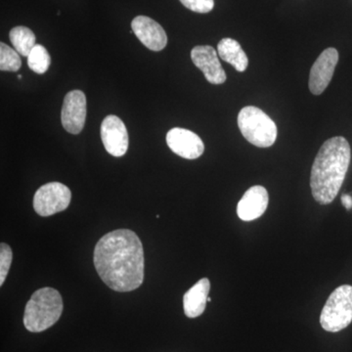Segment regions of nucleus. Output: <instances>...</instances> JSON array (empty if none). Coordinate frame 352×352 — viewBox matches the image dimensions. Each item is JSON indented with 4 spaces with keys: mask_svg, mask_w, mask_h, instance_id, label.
I'll return each mask as SVG.
<instances>
[{
    "mask_svg": "<svg viewBox=\"0 0 352 352\" xmlns=\"http://www.w3.org/2000/svg\"><path fill=\"white\" fill-rule=\"evenodd\" d=\"M94 261L99 277L109 288L120 293L138 289L144 280V249L129 229L104 235L95 245Z\"/></svg>",
    "mask_w": 352,
    "mask_h": 352,
    "instance_id": "nucleus-1",
    "label": "nucleus"
},
{
    "mask_svg": "<svg viewBox=\"0 0 352 352\" xmlns=\"http://www.w3.org/2000/svg\"><path fill=\"white\" fill-rule=\"evenodd\" d=\"M351 146L342 136L328 139L312 166L310 187L317 203L329 205L339 194L351 164Z\"/></svg>",
    "mask_w": 352,
    "mask_h": 352,
    "instance_id": "nucleus-2",
    "label": "nucleus"
},
{
    "mask_svg": "<svg viewBox=\"0 0 352 352\" xmlns=\"http://www.w3.org/2000/svg\"><path fill=\"white\" fill-rule=\"evenodd\" d=\"M63 309V300L57 289H39L25 305V327L32 333L43 332L59 320Z\"/></svg>",
    "mask_w": 352,
    "mask_h": 352,
    "instance_id": "nucleus-3",
    "label": "nucleus"
},
{
    "mask_svg": "<svg viewBox=\"0 0 352 352\" xmlns=\"http://www.w3.org/2000/svg\"><path fill=\"white\" fill-rule=\"evenodd\" d=\"M238 126L245 140L259 148H268L277 138V126L261 109L248 106L240 111Z\"/></svg>",
    "mask_w": 352,
    "mask_h": 352,
    "instance_id": "nucleus-4",
    "label": "nucleus"
},
{
    "mask_svg": "<svg viewBox=\"0 0 352 352\" xmlns=\"http://www.w3.org/2000/svg\"><path fill=\"white\" fill-rule=\"evenodd\" d=\"M352 322V286L342 285L331 294L322 309L320 324L327 332L344 330Z\"/></svg>",
    "mask_w": 352,
    "mask_h": 352,
    "instance_id": "nucleus-5",
    "label": "nucleus"
},
{
    "mask_svg": "<svg viewBox=\"0 0 352 352\" xmlns=\"http://www.w3.org/2000/svg\"><path fill=\"white\" fill-rule=\"evenodd\" d=\"M72 200L71 190L60 182H50L38 188L34 197V208L41 217L63 212Z\"/></svg>",
    "mask_w": 352,
    "mask_h": 352,
    "instance_id": "nucleus-6",
    "label": "nucleus"
},
{
    "mask_svg": "<svg viewBox=\"0 0 352 352\" xmlns=\"http://www.w3.org/2000/svg\"><path fill=\"white\" fill-rule=\"evenodd\" d=\"M101 139L104 147L113 157H122L129 149V133L126 124L117 116L110 115L101 124Z\"/></svg>",
    "mask_w": 352,
    "mask_h": 352,
    "instance_id": "nucleus-7",
    "label": "nucleus"
},
{
    "mask_svg": "<svg viewBox=\"0 0 352 352\" xmlns=\"http://www.w3.org/2000/svg\"><path fill=\"white\" fill-rule=\"evenodd\" d=\"M87 119V97L80 90H73L65 96L61 122L69 133L78 134Z\"/></svg>",
    "mask_w": 352,
    "mask_h": 352,
    "instance_id": "nucleus-8",
    "label": "nucleus"
},
{
    "mask_svg": "<svg viewBox=\"0 0 352 352\" xmlns=\"http://www.w3.org/2000/svg\"><path fill=\"white\" fill-rule=\"evenodd\" d=\"M339 62V52L336 48H327L317 58L309 75V89L312 94L320 95L332 80L336 66Z\"/></svg>",
    "mask_w": 352,
    "mask_h": 352,
    "instance_id": "nucleus-9",
    "label": "nucleus"
},
{
    "mask_svg": "<svg viewBox=\"0 0 352 352\" xmlns=\"http://www.w3.org/2000/svg\"><path fill=\"white\" fill-rule=\"evenodd\" d=\"M166 143L171 151L187 160L198 159L205 151V145L196 133L180 127L168 132Z\"/></svg>",
    "mask_w": 352,
    "mask_h": 352,
    "instance_id": "nucleus-10",
    "label": "nucleus"
},
{
    "mask_svg": "<svg viewBox=\"0 0 352 352\" xmlns=\"http://www.w3.org/2000/svg\"><path fill=\"white\" fill-rule=\"evenodd\" d=\"M217 55L214 48L210 45L196 46L191 51L192 61L212 85H222L226 82V74Z\"/></svg>",
    "mask_w": 352,
    "mask_h": 352,
    "instance_id": "nucleus-11",
    "label": "nucleus"
},
{
    "mask_svg": "<svg viewBox=\"0 0 352 352\" xmlns=\"http://www.w3.org/2000/svg\"><path fill=\"white\" fill-rule=\"evenodd\" d=\"M131 29L139 41L150 50H163L168 44V36L163 27L147 16L134 18Z\"/></svg>",
    "mask_w": 352,
    "mask_h": 352,
    "instance_id": "nucleus-12",
    "label": "nucleus"
},
{
    "mask_svg": "<svg viewBox=\"0 0 352 352\" xmlns=\"http://www.w3.org/2000/svg\"><path fill=\"white\" fill-rule=\"evenodd\" d=\"M270 196L263 186H252L242 197L237 206V214L244 221H252L265 212Z\"/></svg>",
    "mask_w": 352,
    "mask_h": 352,
    "instance_id": "nucleus-13",
    "label": "nucleus"
},
{
    "mask_svg": "<svg viewBox=\"0 0 352 352\" xmlns=\"http://www.w3.org/2000/svg\"><path fill=\"white\" fill-rule=\"evenodd\" d=\"M210 283L208 278L199 280L183 296L184 314L189 318L201 316L207 307Z\"/></svg>",
    "mask_w": 352,
    "mask_h": 352,
    "instance_id": "nucleus-14",
    "label": "nucleus"
},
{
    "mask_svg": "<svg viewBox=\"0 0 352 352\" xmlns=\"http://www.w3.org/2000/svg\"><path fill=\"white\" fill-rule=\"evenodd\" d=\"M219 57L227 63L232 65L236 71L245 72L249 66V59L242 46L233 38H223L217 45Z\"/></svg>",
    "mask_w": 352,
    "mask_h": 352,
    "instance_id": "nucleus-15",
    "label": "nucleus"
},
{
    "mask_svg": "<svg viewBox=\"0 0 352 352\" xmlns=\"http://www.w3.org/2000/svg\"><path fill=\"white\" fill-rule=\"evenodd\" d=\"M9 38L14 50L24 57L29 56L32 48L36 45V38L34 32L29 28L23 25L13 28L9 34Z\"/></svg>",
    "mask_w": 352,
    "mask_h": 352,
    "instance_id": "nucleus-16",
    "label": "nucleus"
},
{
    "mask_svg": "<svg viewBox=\"0 0 352 352\" xmlns=\"http://www.w3.org/2000/svg\"><path fill=\"white\" fill-rule=\"evenodd\" d=\"M51 65V58L50 53L46 50L44 46L41 44H36L29 56H28V66L34 73L38 75H43L50 69Z\"/></svg>",
    "mask_w": 352,
    "mask_h": 352,
    "instance_id": "nucleus-17",
    "label": "nucleus"
},
{
    "mask_svg": "<svg viewBox=\"0 0 352 352\" xmlns=\"http://www.w3.org/2000/svg\"><path fill=\"white\" fill-rule=\"evenodd\" d=\"M22 66L19 53L7 44L0 43V69L6 72H17Z\"/></svg>",
    "mask_w": 352,
    "mask_h": 352,
    "instance_id": "nucleus-18",
    "label": "nucleus"
},
{
    "mask_svg": "<svg viewBox=\"0 0 352 352\" xmlns=\"http://www.w3.org/2000/svg\"><path fill=\"white\" fill-rule=\"evenodd\" d=\"M13 252L10 245L1 243L0 244V286L6 282L7 275L12 263Z\"/></svg>",
    "mask_w": 352,
    "mask_h": 352,
    "instance_id": "nucleus-19",
    "label": "nucleus"
},
{
    "mask_svg": "<svg viewBox=\"0 0 352 352\" xmlns=\"http://www.w3.org/2000/svg\"><path fill=\"white\" fill-rule=\"evenodd\" d=\"M180 2L196 13H208L214 9V0H180Z\"/></svg>",
    "mask_w": 352,
    "mask_h": 352,
    "instance_id": "nucleus-20",
    "label": "nucleus"
},
{
    "mask_svg": "<svg viewBox=\"0 0 352 352\" xmlns=\"http://www.w3.org/2000/svg\"><path fill=\"white\" fill-rule=\"evenodd\" d=\"M342 203L344 205V207L346 208V210H351L352 208V197L349 195H342Z\"/></svg>",
    "mask_w": 352,
    "mask_h": 352,
    "instance_id": "nucleus-21",
    "label": "nucleus"
},
{
    "mask_svg": "<svg viewBox=\"0 0 352 352\" xmlns=\"http://www.w3.org/2000/svg\"><path fill=\"white\" fill-rule=\"evenodd\" d=\"M212 302V298H208V302Z\"/></svg>",
    "mask_w": 352,
    "mask_h": 352,
    "instance_id": "nucleus-22",
    "label": "nucleus"
}]
</instances>
